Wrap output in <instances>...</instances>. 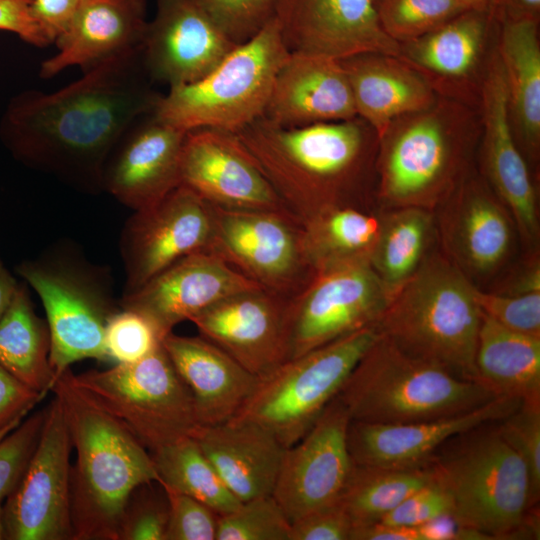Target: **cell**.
I'll list each match as a JSON object with an SVG mask.
<instances>
[{
  "mask_svg": "<svg viewBox=\"0 0 540 540\" xmlns=\"http://www.w3.org/2000/svg\"><path fill=\"white\" fill-rule=\"evenodd\" d=\"M141 50L83 72L50 93L27 91L12 102L4 131L29 165L75 187L103 190L108 157L126 130L154 110Z\"/></svg>",
  "mask_w": 540,
  "mask_h": 540,
  "instance_id": "cell-1",
  "label": "cell"
},
{
  "mask_svg": "<svg viewBox=\"0 0 540 540\" xmlns=\"http://www.w3.org/2000/svg\"><path fill=\"white\" fill-rule=\"evenodd\" d=\"M235 135L302 224L375 203L378 136L359 116L294 128L261 117Z\"/></svg>",
  "mask_w": 540,
  "mask_h": 540,
  "instance_id": "cell-2",
  "label": "cell"
},
{
  "mask_svg": "<svg viewBox=\"0 0 540 540\" xmlns=\"http://www.w3.org/2000/svg\"><path fill=\"white\" fill-rule=\"evenodd\" d=\"M480 135L477 108L442 96L427 108L394 120L378 137L379 209L417 207L434 212L471 172Z\"/></svg>",
  "mask_w": 540,
  "mask_h": 540,
  "instance_id": "cell-3",
  "label": "cell"
},
{
  "mask_svg": "<svg viewBox=\"0 0 540 540\" xmlns=\"http://www.w3.org/2000/svg\"><path fill=\"white\" fill-rule=\"evenodd\" d=\"M498 421L451 437L427 463L463 525L489 540L538 539L539 499L524 460L503 437Z\"/></svg>",
  "mask_w": 540,
  "mask_h": 540,
  "instance_id": "cell-4",
  "label": "cell"
},
{
  "mask_svg": "<svg viewBox=\"0 0 540 540\" xmlns=\"http://www.w3.org/2000/svg\"><path fill=\"white\" fill-rule=\"evenodd\" d=\"M51 391L77 453L70 479L72 540H118L132 492L160 482L150 452L116 419L86 401L66 371Z\"/></svg>",
  "mask_w": 540,
  "mask_h": 540,
  "instance_id": "cell-5",
  "label": "cell"
},
{
  "mask_svg": "<svg viewBox=\"0 0 540 540\" xmlns=\"http://www.w3.org/2000/svg\"><path fill=\"white\" fill-rule=\"evenodd\" d=\"M476 287L441 250L432 251L390 298L377 328L408 355L479 382Z\"/></svg>",
  "mask_w": 540,
  "mask_h": 540,
  "instance_id": "cell-6",
  "label": "cell"
},
{
  "mask_svg": "<svg viewBox=\"0 0 540 540\" xmlns=\"http://www.w3.org/2000/svg\"><path fill=\"white\" fill-rule=\"evenodd\" d=\"M337 397L353 421L400 424L453 416L498 396L481 382L408 355L379 332Z\"/></svg>",
  "mask_w": 540,
  "mask_h": 540,
  "instance_id": "cell-7",
  "label": "cell"
},
{
  "mask_svg": "<svg viewBox=\"0 0 540 540\" xmlns=\"http://www.w3.org/2000/svg\"><path fill=\"white\" fill-rule=\"evenodd\" d=\"M289 54L273 17L206 76L161 94L153 113L184 132L211 128L236 134L263 117L275 76Z\"/></svg>",
  "mask_w": 540,
  "mask_h": 540,
  "instance_id": "cell-8",
  "label": "cell"
},
{
  "mask_svg": "<svg viewBox=\"0 0 540 540\" xmlns=\"http://www.w3.org/2000/svg\"><path fill=\"white\" fill-rule=\"evenodd\" d=\"M18 273L46 312L53 385L75 362L109 360L105 329L120 306L106 268L88 262L75 247L62 245L21 264Z\"/></svg>",
  "mask_w": 540,
  "mask_h": 540,
  "instance_id": "cell-9",
  "label": "cell"
},
{
  "mask_svg": "<svg viewBox=\"0 0 540 540\" xmlns=\"http://www.w3.org/2000/svg\"><path fill=\"white\" fill-rule=\"evenodd\" d=\"M66 375L89 403L123 425L149 452L186 438L200 426L193 397L163 346L144 359L106 370Z\"/></svg>",
  "mask_w": 540,
  "mask_h": 540,
  "instance_id": "cell-10",
  "label": "cell"
},
{
  "mask_svg": "<svg viewBox=\"0 0 540 540\" xmlns=\"http://www.w3.org/2000/svg\"><path fill=\"white\" fill-rule=\"evenodd\" d=\"M365 328L291 358L259 381L231 418L255 423L288 448L314 425L359 359L378 337Z\"/></svg>",
  "mask_w": 540,
  "mask_h": 540,
  "instance_id": "cell-11",
  "label": "cell"
},
{
  "mask_svg": "<svg viewBox=\"0 0 540 540\" xmlns=\"http://www.w3.org/2000/svg\"><path fill=\"white\" fill-rule=\"evenodd\" d=\"M211 207L208 252L270 293L292 299L315 272L304 249L303 225L293 215Z\"/></svg>",
  "mask_w": 540,
  "mask_h": 540,
  "instance_id": "cell-12",
  "label": "cell"
},
{
  "mask_svg": "<svg viewBox=\"0 0 540 540\" xmlns=\"http://www.w3.org/2000/svg\"><path fill=\"white\" fill-rule=\"evenodd\" d=\"M72 448L62 406L54 397L37 446L3 504L5 539L72 540Z\"/></svg>",
  "mask_w": 540,
  "mask_h": 540,
  "instance_id": "cell-13",
  "label": "cell"
},
{
  "mask_svg": "<svg viewBox=\"0 0 540 540\" xmlns=\"http://www.w3.org/2000/svg\"><path fill=\"white\" fill-rule=\"evenodd\" d=\"M390 298L369 262L319 270L289 302L290 359L377 327Z\"/></svg>",
  "mask_w": 540,
  "mask_h": 540,
  "instance_id": "cell-14",
  "label": "cell"
},
{
  "mask_svg": "<svg viewBox=\"0 0 540 540\" xmlns=\"http://www.w3.org/2000/svg\"><path fill=\"white\" fill-rule=\"evenodd\" d=\"M350 421L336 396L310 430L285 448L272 496L290 523L340 503L354 467L347 442Z\"/></svg>",
  "mask_w": 540,
  "mask_h": 540,
  "instance_id": "cell-15",
  "label": "cell"
},
{
  "mask_svg": "<svg viewBox=\"0 0 540 540\" xmlns=\"http://www.w3.org/2000/svg\"><path fill=\"white\" fill-rule=\"evenodd\" d=\"M441 251L478 287L509 262L513 219L483 177L471 172L434 211Z\"/></svg>",
  "mask_w": 540,
  "mask_h": 540,
  "instance_id": "cell-16",
  "label": "cell"
},
{
  "mask_svg": "<svg viewBox=\"0 0 540 540\" xmlns=\"http://www.w3.org/2000/svg\"><path fill=\"white\" fill-rule=\"evenodd\" d=\"M211 231L210 204L183 185L134 211L120 239L126 274L123 294L136 291L178 260L206 251Z\"/></svg>",
  "mask_w": 540,
  "mask_h": 540,
  "instance_id": "cell-17",
  "label": "cell"
},
{
  "mask_svg": "<svg viewBox=\"0 0 540 540\" xmlns=\"http://www.w3.org/2000/svg\"><path fill=\"white\" fill-rule=\"evenodd\" d=\"M478 110L483 178L510 213L526 252L538 251L536 190L513 134L506 79L496 46L487 63Z\"/></svg>",
  "mask_w": 540,
  "mask_h": 540,
  "instance_id": "cell-18",
  "label": "cell"
},
{
  "mask_svg": "<svg viewBox=\"0 0 540 540\" xmlns=\"http://www.w3.org/2000/svg\"><path fill=\"white\" fill-rule=\"evenodd\" d=\"M290 300L261 288L246 290L190 321L201 337L260 378L290 359Z\"/></svg>",
  "mask_w": 540,
  "mask_h": 540,
  "instance_id": "cell-19",
  "label": "cell"
},
{
  "mask_svg": "<svg viewBox=\"0 0 540 540\" xmlns=\"http://www.w3.org/2000/svg\"><path fill=\"white\" fill-rule=\"evenodd\" d=\"M180 185L213 206L291 214L234 133L188 131L180 155Z\"/></svg>",
  "mask_w": 540,
  "mask_h": 540,
  "instance_id": "cell-20",
  "label": "cell"
},
{
  "mask_svg": "<svg viewBox=\"0 0 540 540\" xmlns=\"http://www.w3.org/2000/svg\"><path fill=\"white\" fill-rule=\"evenodd\" d=\"M274 19L289 53L336 60L369 52L399 56L376 0H277Z\"/></svg>",
  "mask_w": 540,
  "mask_h": 540,
  "instance_id": "cell-21",
  "label": "cell"
},
{
  "mask_svg": "<svg viewBox=\"0 0 540 540\" xmlns=\"http://www.w3.org/2000/svg\"><path fill=\"white\" fill-rule=\"evenodd\" d=\"M497 14L466 10L426 35L399 44V58L418 72L437 95L478 109L492 51L488 43Z\"/></svg>",
  "mask_w": 540,
  "mask_h": 540,
  "instance_id": "cell-22",
  "label": "cell"
},
{
  "mask_svg": "<svg viewBox=\"0 0 540 540\" xmlns=\"http://www.w3.org/2000/svg\"><path fill=\"white\" fill-rule=\"evenodd\" d=\"M156 5L141 48L152 81L169 88L193 83L238 46L196 0H157Z\"/></svg>",
  "mask_w": 540,
  "mask_h": 540,
  "instance_id": "cell-23",
  "label": "cell"
},
{
  "mask_svg": "<svg viewBox=\"0 0 540 540\" xmlns=\"http://www.w3.org/2000/svg\"><path fill=\"white\" fill-rule=\"evenodd\" d=\"M260 288L208 251L173 263L134 292L123 294L121 309L148 318L163 339L183 321L231 295ZM262 289V288H261Z\"/></svg>",
  "mask_w": 540,
  "mask_h": 540,
  "instance_id": "cell-24",
  "label": "cell"
},
{
  "mask_svg": "<svg viewBox=\"0 0 540 540\" xmlns=\"http://www.w3.org/2000/svg\"><path fill=\"white\" fill-rule=\"evenodd\" d=\"M187 132L153 111L139 117L107 159L103 190L133 211L147 208L180 185V155Z\"/></svg>",
  "mask_w": 540,
  "mask_h": 540,
  "instance_id": "cell-25",
  "label": "cell"
},
{
  "mask_svg": "<svg viewBox=\"0 0 540 540\" xmlns=\"http://www.w3.org/2000/svg\"><path fill=\"white\" fill-rule=\"evenodd\" d=\"M521 403L517 398L498 396L472 410L427 421L377 424L351 420L348 449L356 465L423 466L451 437L485 422L501 420Z\"/></svg>",
  "mask_w": 540,
  "mask_h": 540,
  "instance_id": "cell-26",
  "label": "cell"
},
{
  "mask_svg": "<svg viewBox=\"0 0 540 540\" xmlns=\"http://www.w3.org/2000/svg\"><path fill=\"white\" fill-rule=\"evenodd\" d=\"M357 116L346 74L336 59L290 53L279 68L263 117L284 128Z\"/></svg>",
  "mask_w": 540,
  "mask_h": 540,
  "instance_id": "cell-27",
  "label": "cell"
},
{
  "mask_svg": "<svg viewBox=\"0 0 540 540\" xmlns=\"http://www.w3.org/2000/svg\"><path fill=\"white\" fill-rule=\"evenodd\" d=\"M147 0H89L56 39L58 52L40 66L42 78L66 68L83 72L114 58L138 52L147 28Z\"/></svg>",
  "mask_w": 540,
  "mask_h": 540,
  "instance_id": "cell-28",
  "label": "cell"
},
{
  "mask_svg": "<svg viewBox=\"0 0 540 540\" xmlns=\"http://www.w3.org/2000/svg\"><path fill=\"white\" fill-rule=\"evenodd\" d=\"M162 346L194 400L200 425L230 420L254 391L259 378L215 344L201 337L166 335Z\"/></svg>",
  "mask_w": 540,
  "mask_h": 540,
  "instance_id": "cell-29",
  "label": "cell"
},
{
  "mask_svg": "<svg viewBox=\"0 0 540 540\" xmlns=\"http://www.w3.org/2000/svg\"><path fill=\"white\" fill-rule=\"evenodd\" d=\"M193 439L241 502L272 495L285 447L268 430L230 419L200 425Z\"/></svg>",
  "mask_w": 540,
  "mask_h": 540,
  "instance_id": "cell-30",
  "label": "cell"
},
{
  "mask_svg": "<svg viewBox=\"0 0 540 540\" xmlns=\"http://www.w3.org/2000/svg\"><path fill=\"white\" fill-rule=\"evenodd\" d=\"M338 61L348 79L357 116L378 137L394 120L427 108L439 96L399 56L369 52Z\"/></svg>",
  "mask_w": 540,
  "mask_h": 540,
  "instance_id": "cell-31",
  "label": "cell"
},
{
  "mask_svg": "<svg viewBox=\"0 0 540 540\" xmlns=\"http://www.w3.org/2000/svg\"><path fill=\"white\" fill-rule=\"evenodd\" d=\"M496 50L503 66L510 121L526 161L540 152L539 22L498 19Z\"/></svg>",
  "mask_w": 540,
  "mask_h": 540,
  "instance_id": "cell-32",
  "label": "cell"
},
{
  "mask_svg": "<svg viewBox=\"0 0 540 540\" xmlns=\"http://www.w3.org/2000/svg\"><path fill=\"white\" fill-rule=\"evenodd\" d=\"M475 369L478 381L497 396L540 402V338L509 330L481 313Z\"/></svg>",
  "mask_w": 540,
  "mask_h": 540,
  "instance_id": "cell-33",
  "label": "cell"
},
{
  "mask_svg": "<svg viewBox=\"0 0 540 540\" xmlns=\"http://www.w3.org/2000/svg\"><path fill=\"white\" fill-rule=\"evenodd\" d=\"M379 211L381 230L370 264L391 298L433 251L435 216L417 207Z\"/></svg>",
  "mask_w": 540,
  "mask_h": 540,
  "instance_id": "cell-34",
  "label": "cell"
},
{
  "mask_svg": "<svg viewBox=\"0 0 540 540\" xmlns=\"http://www.w3.org/2000/svg\"><path fill=\"white\" fill-rule=\"evenodd\" d=\"M302 225L305 253L316 273L341 264L370 263L381 230V215L372 208L340 207Z\"/></svg>",
  "mask_w": 540,
  "mask_h": 540,
  "instance_id": "cell-35",
  "label": "cell"
},
{
  "mask_svg": "<svg viewBox=\"0 0 540 540\" xmlns=\"http://www.w3.org/2000/svg\"><path fill=\"white\" fill-rule=\"evenodd\" d=\"M49 354L48 325L35 314L26 289L18 286L0 317V365L46 396L53 386Z\"/></svg>",
  "mask_w": 540,
  "mask_h": 540,
  "instance_id": "cell-36",
  "label": "cell"
},
{
  "mask_svg": "<svg viewBox=\"0 0 540 540\" xmlns=\"http://www.w3.org/2000/svg\"><path fill=\"white\" fill-rule=\"evenodd\" d=\"M433 481L428 463L417 467L354 464L340 504L353 528L380 521L410 494Z\"/></svg>",
  "mask_w": 540,
  "mask_h": 540,
  "instance_id": "cell-37",
  "label": "cell"
},
{
  "mask_svg": "<svg viewBox=\"0 0 540 540\" xmlns=\"http://www.w3.org/2000/svg\"><path fill=\"white\" fill-rule=\"evenodd\" d=\"M159 484L189 495L218 515L242 503L225 485L218 472L193 438H186L150 452Z\"/></svg>",
  "mask_w": 540,
  "mask_h": 540,
  "instance_id": "cell-38",
  "label": "cell"
},
{
  "mask_svg": "<svg viewBox=\"0 0 540 540\" xmlns=\"http://www.w3.org/2000/svg\"><path fill=\"white\" fill-rule=\"evenodd\" d=\"M376 9L383 30L398 44L420 38L466 11L455 0H378Z\"/></svg>",
  "mask_w": 540,
  "mask_h": 540,
  "instance_id": "cell-39",
  "label": "cell"
},
{
  "mask_svg": "<svg viewBox=\"0 0 540 540\" xmlns=\"http://www.w3.org/2000/svg\"><path fill=\"white\" fill-rule=\"evenodd\" d=\"M290 528L275 498L265 495L219 515L216 540H290Z\"/></svg>",
  "mask_w": 540,
  "mask_h": 540,
  "instance_id": "cell-40",
  "label": "cell"
},
{
  "mask_svg": "<svg viewBox=\"0 0 540 540\" xmlns=\"http://www.w3.org/2000/svg\"><path fill=\"white\" fill-rule=\"evenodd\" d=\"M163 336L144 315L127 309L114 313L105 329L108 359L115 364L135 363L162 346Z\"/></svg>",
  "mask_w": 540,
  "mask_h": 540,
  "instance_id": "cell-41",
  "label": "cell"
},
{
  "mask_svg": "<svg viewBox=\"0 0 540 540\" xmlns=\"http://www.w3.org/2000/svg\"><path fill=\"white\" fill-rule=\"evenodd\" d=\"M235 44L254 37L274 17L277 0H196Z\"/></svg>",
  "mask_w": 540,
  "mask_h": 540,
  "instance_id": "cell-42",
  "label": "cell"
},
{
  "mask_svg": "<svg viewBox=\"0 0 540 540\" xmlns=\"http://www.w3.org/2000/svg\"><path fill=\"white\" fill-rule=\"evenodd\" d=\"M480 312L501 326L540 338V292L519 295L475 289Z\"/></svg>",
  "mask_w": 540,
  "mask_h": 540,
  "instance_id": "cell-43",
  "label": "cell"
},
{
  "mask_svg": "<svg viewBox=\"0 0 540 540\" xmlns=\"http://www.w3.org/2000/svg\"><path fill=\"white\" fill-rule=\"evenodd\" d=\"M152 483L137 487L129 497L122 516L118 540H165L168 502L149 489Z\"/></svg>",
  "mask_w": 540,
  "mask_h": 540,
  "instance_id": "cell-44",
  "label": "cell"
},
{
  "mask_svg": "<svg viewBox=\"0 0 540 540\" xmlns=\"http://www.w3.org/2000/svg\"><path fill=\"white\" fill-rule=\"evenodd\" d=\"M46 407L27 417L0 441V505L18 484L44 425Z\"/></svg>",
  "mask_w": 540,
  "mask_h": 540,
  "instance_id": "cell-45",
  "label": "cell"
},
{
  "mask_svg": "<svg viewBox=\"0 0 540 540\" xmlns=\"http://www.w3.org/2000/svg\"><path fill=\"white\" fill-rule=\"evenodd\" d=\"M161 487L169 511L165 540H216L219 515L212 508L171 487Z\"/></svg>",
  "mask_w": 540,
  "mask_h": 540,
  "instance_id": "cell-46",
  "label": "cell"
},
{
  "mask_svg": "<svg viewBox=\"0 0 540 540\" xmlns=\"http://www.w3.org/2000/svg\"><path fill=\"white\" fill-rule=\"evenodd\" d=\"M501 434L524 460L537 499L540 495V402H522L498 421Z\"/></svg>",
  "mask_w": 540,
  "mask_h": 540,
  "instance_id": "cell-47",
  "label": "cell"
},
{
  "mask_svg": "<svg viewBox=\"0 0 540 540\" xmlns=\"http://www.w3.org/2000/svg\"><path fill=\"white\" fill-rule=\"evenodd\" d=\"M445 514H452L450 498L433 480L410 494L378 522L418 527Z\"/></svg>",
  "mask_w": 540,
  "mask_h": 540,
  "instance_id": "cell-48",
  "label": "cell"
},
{
  "mask_svg": "<svg viewBox=\"0 0 540 540\" xmlns=\"http://www.w3.org/2000/svg\"><path fill=\"white\" fill-rule=\"evenodd\" d=\"M44 397L0 365V441L17 428Z\"/></svg>",
  "mask_w": 540,
  "mask_h": 540,
  "instance_id": "cell-49",
  "label": "cell"
},
{
  "mask_svg": "<svg viewBox=\"0 0 540 540\" xmlns=\"http://www.w3.org/2000/svg\"><path fill=\"white\" fill-rule=\"evenodd\" d=\"M352 521L338 503L310 512L291 523L290 540H350Z\"/></svg>",
  "mask_w": 540,
  "mask_h": 540,
  "instance_id": "cell-50",
  "label": "cell"
},
{
  "mask_svg": "<svg viewBox=\"0 0 540 540\" xmlns=\"http://www.w3.org/2000/svg\"><path fill=\"white\" fill-rule=\"evenodd\" d=\"M33 1L0 0V30L15 33L31 45L46 47L52 42L32 15Z\"/></svg>",
  "mask_w": 540,
  "mask_h": 540,
  "instance_id": "cell-51",
  "label": "cell"
},
{
  "mask_svg": "<svg viewBox=\"0 0 540 540\" xmlns=\"http://www.w3.org/2000/svg\"><path fill=\"white\" fill-rule=\"evenodd\" d=\"M87 1L89 0H34L31 12L51 42L55 43Z\"/></svg>",
  "mask_w": 540,
  "mask_h": 540,
  "instance_id": "cell-52",
  "label": "cell"
},
{
  "mask_svg": "<svg viewBox=\"0 0 540 540\" xmlns=\"http://www.w3.org/2000/svg\"><path fill=\"white\" fill-rule=\"evenodd\" d=\"M418 530L421 540H489L484 534L463 525L452 514L424 523Z\"/></svg>",
  "mask_w": 540,
  "mask_h": 540,
  "instance_id": "cell-53",
  "label": "cell"
},
{
  "mask_svg": "<svg viewBox=\"0 0 540 540\" xmlns=\"http://www.w3.org/2000/svg\"><path fill=\"white\" fill-rule=\"evenodd\" d=\"M491 291L509 295L540 292L539 252H532L529 256L527 254L524 264Z\"/></svg>",
  "mask_w": 540,
  "mask_h": 540,
  "instance_id": "cell-54",
  "label": "cell"
},
{
  "mask_svg": "<svg viewBox=\"0 0 540 540\" xmlns=\"http://www.w3.org/2000/svg\"><path fill=\"white\" fill-rule=\"evenodd\" d=\"M350 540H421L418 527L375 522L353 528Z\"/></svg>",
  "mask_w": 540,
  "mask_h": 540,
  "instance_id": "cell-55",
  "label": "cell"
},
{
  "mask_svg": "<svg viewBox=\"0 0 540 540\" xmlns=\"http://www.w3.org/2000/svg\"><path fill=\"white\" fill-rule=\"evenodd\" d=\"M497 19L539 22L540 0H500Z\"/></svg>",
  "mask_w": 540,
  "mask_h": 540,
  "instance_id": "cell-56",
  "label": "cell"
},
{
  "mask_svg": "<svg viewBox=\"0 0 540 540\" xmlns=\"http://www.w3.org/2000/svg\"><path fill=\"white\" fill-rule=\"evenodd\" d=\"M18 285L0 260V317L9 306Z\"/></svg>",
  "mask_w": 540,
  "mask_h": 540,
  "instance_id": "cell-57",
  "label": "cell"
},
{
  "mask_svg": "<svg viewBox=\"0 0 540 540\" xmlns=\"http://www.w3.org/2000/svg\"><path fill=\"white\" fill-rule=\"evenodd\" d=\"M465 10L491 11L497 14L500 0H455Z\"/></svg>",
  "mask_w": 540,
  "mask_h": 540,
  "instance_id": "cell-58",
  "label": "cell"
},
{
  "mask_svg": "<svg viewBox=\"0 0 540 540\" xmlns=\"http://www.w3.org/2000/svg\"><path fill=\"white\" fill-rule=\"evenodd\" d=\"M5 539L3 504L0 505V540Z\"/></svg>",
  "mask_w": 540,
  "mask_h": 540,
  "instance_id": "cell-59",
  "label": "cell"
}]
</instances>
